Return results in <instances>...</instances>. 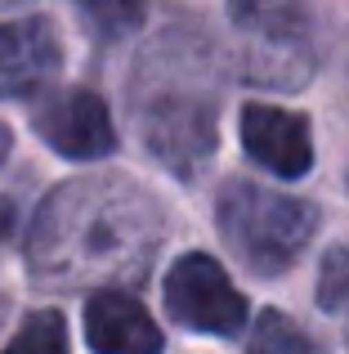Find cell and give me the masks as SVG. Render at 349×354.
Wrapping results in <instances>:
<instances>
[{
  "label": "cell",
  "mask_w": 349,
  "mask_h": 354,
  "mask_svg": "<svg viewBox=\"0 0 349 354\" xmlns=\"http://www.w3.org/2000/svg\"><path fill=\"white\" fill-rule=\"evenodd\" d=\"M161 207L121 175H81L41 202L27 234V269L41 287L139 283L157 260Z\"/></svg>",
  "instance_id": "6da1fadb"
},
{
  "label": "cell",
  "mask_w": 349,
  "mask_h": 354,
  "mask_svg": "<svg viewBox=\"0 0 349 354\" xmlns=\"http://www.w3.org/2000/svg\"><path fill=\"white\" fill-rule=\"evenodd\" d=\"M215 68L197 36L170 27L143 45L130 72V121L174 180H197L215 157Z\"/></svg>",
  "instance_id": "7a4b0ae2"
},
{
  "label": "cell",
  "mask_w": 349,
  "mask_h": 354,
  "mask_svg": "<svg viewBox=\"0 0 349 354\" xmlns=\"http://www.w3.org/2000/svg\"><path fill=\"white\" fill-rule=\"evenodd\" d=\"M215 229L224 247L242 260L251 274L278 278L305 256L318 234V207L291 193L264 189L251 180L224 184L215 202Z\"/></svg>",
  "instance_id": "3957f363"
},
{
  "label": "cell",
  "mask_w": 349,
  "mask_h": 354,
  "mask_svg": "<svg viewBox=\"0 0 349 354\" xmlns=\"http://www.w3.org/2000/svg\"><path fill=\"white\" fill-rule=\"evenodd\" d=\"M237 72L264 90H300L318 68V18L309 0H228Z\"/></svg>",
  "instance_id": "277c9868"
},
{
  "label": "cell",
  "mask_w": 349,
  "mask_h": 354,
  "mask_svg": "<svg viewBox=\"0 0 349 354\" xmlns=\"http://www.w3.org/2000/svg\"><path fill=\"white\" fill-rule=\"evenodd\" d=\"M161 305L179 328L201 337H242L246 328V296L228 283L224 265L206 251H188L170 265L161 283Z\"/></svg>",
  "instance_id": "5b68a950"
},
{
  "label": "cell",
  "mask_w": 349,
  "mask_h": 354,
  "mask_svg": "<svg viewBox=\"0 0 349 354\" xmlns=\"http://www.w3.org/2000/svg\"><path fill=\"white\" fill-rule=\"evenodd\" d=\"M32 130L68 162H99L117 153V126L94 90H54L32 108Z\"/></svg>",
  "instance_id": "8992f818"
},
{
  "label": "cell",
  "mask_w": 349,
  "mask_h": 354,
  "mask_svg": "<svg viewBox=\"0 0 349 354\" xmlns=\"http://www.w3.org/2000/svg\"><path fill=\"white\" fill-rule=\"evenodd\" d=\"M242 148L255 166L273 171L278 180H300L314 166V139H309V121L291 108L273 104H246L242 108Z\"/></svg>",
  "instance_id": "52a82bcc"
},
{
  "label": "cell",
  "mask_w": 349,
  "mask_h": 354,
  "mask_svg": "<svg viewBox=\"0 0 349 354\" xmlns=\"http://www.w3.org/2000/svg\"><path fill=\"white\" fill-rule=\"evenodd\" d=\"M63 68V41L50 18L0 23V99L36 95Z\"/></svg>",
  "instance_id": "ba28073f"
},
{
  "label": "cell",
  "mask_w": 349,
  "mask_h": 354,
  "mask_svg": "<svg viewBox=\"0 0 349 354\" xmlns=\"http://www.w3.org/2000/svg\"><path fill=\"white\" fill-rule=\"evenodd\" d=\"M86 346L99 354H152L166 346V337L130 292L99 287L86 301Z\"/></svg>",
  "instance_id": "9c48e42d"
},
{
  "label": "cell",
  "mask_w": 349,
  "mask_h": 354,
  "mask_svg": "<svg viewBox=\"0 0 349 354\" xmlns=\"http://www.w3.org/2000/svg\"><path fill=\"white\" fill-rule=\"evenodd\" d=\"M68 5L99 41H121V36L139 32L148 18V0H68Z\"/></svg>",
  "instance_id": "30bf717a"
},
{
  "label": "cell",
  "mask_w": 349,
  "mask_h": 354,
  "mask_svg": "<svg viewBox=\"0 0 349 354\" xmlns=\"http://www.w3.org/2000/svg\"><path fill=\"white\" fill-rule=\"evenodd\" d=\"M318 305L332 319H341L349 337V247H332L323 256V274H318Z\"/></svg>",
  "instance_id": "8fae6325"
},
{
  "label": "cell",
  "mask_w": 349,
  "mask_h": 354,
  "mask_svg": "<svg viewBox=\"0 0 349 354\" xmlns=\"http://www.w3.org/2000/svg\"><path fill=\"white\" fill-rule=\"evenodd\" d=\"M251 350L255 354H273V350H278V354H309V350H314V341H309L305 332L287 319V314L264 310L260 323H255V332H251Z\"/></svg>",
  "instance_id": "7c38bea8"
},
{
  "label": "cell",
  "mask_w": 349,
  "mask_h": 354,
  "mask_svg": "<svg viewBox=\"0 0 349 354\" xmlns=\"http://www.w3.org/2000/svg\"><path fill=\"white\" fill-rule=\"evenodd\" d=\"M9 350L27 354V350H68V323H63L59 310H41V314H27V323L9 337Z\"/></svg>",
  "instance_id": "4fadbf2b"
},
{
  "label": "cell",
  "mask_w": 349,
  "mask_h": 354,
  "mask_svg": "<svg viewBox=\"0 0 349 354\" xmlns=\"http://www.w3.org/2000/svg\"><path fill=\"white\" fill-rule=\"evenodd\" d=\"M9 153H14V130H9L5 121H0V166L9 162Z\"/></svg>",
  "instance_id": "5bb4252c"
},
{
  "label": "cell",
  "mask_w": 349,
  "mask_h": 354,
  "mask_svg": "<svg viewBox=\"0 0 349 354\" xmlns=\"http://www.w3.org/2000/svg\"><path fill=\"white\" fill-rule=\"evenodd\" d=\"M14 5H27V0H0V9H14Z\"/></svg>",
  "instance_id": "9a60e30c"
}]
</instances>
